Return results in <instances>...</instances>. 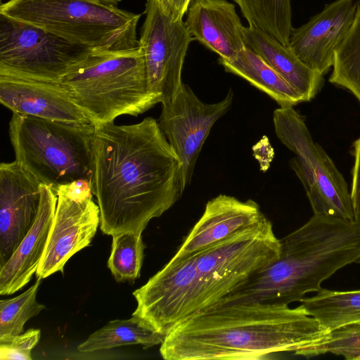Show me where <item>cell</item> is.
Instances as JSON below:
<instances>
[{
  "instance_id": "obj_1",
  "label": "cell",
  "mask_w": 360,
  "mask_h": 360,
  "mask_svg": "<svg viewBox=\"0 0 360 360\" xmlns=\"http://www.w3.org/2000/svg\"><path fill=\"white\" fill-rule=\"evenodd\" d=\"M91 184L100 228L113 236L142 233L182 196L181 162L158 120L95 125Z\"/></svg>"
},
{
  "instance_id": "obj_2",
  "label": "cell",
  "mask_w": 360,
  "mask_h": 360,
  "mask_svg": "<svg viewBox=\"0 0 360 360\" xmlns=\"http://www.w3.org/2000/svg\"><path fill=\"white\" fill-rule=\"evenodd\" d=\"M280 239L271 222L239 231L212 245L169 262L133 292L132 314L165 335L184 320L204 311L277 258Z\"/></svg>"
},
{
  "instance_id": "obj_3",
  "label": "cell",
  "mask_w": 360,
  "mask_h": 360,
  "mask_svg": "<svg viewBox=\"0 0 360 360\" xmlns=\"http://www.w3.org/2000/svg\"><path fill=\"white\" fill-rule=\"evenodd\" d=\"M324 329L303 307L258 302L217 304L171 329L166 360H262L323 341Z\"/></svg>"
},
{
  "instance_id": "obj_4",
  "label": "cell",
  "mask_w": 360,
  "mask_h": 360,
  "mask_svg": "<svg viewBox=\"0 0 360 360\" xmlns=\"http://www.w3.org/2000/svg\"><path fill=\"white\" fill-rule=\"evenodd\" d=\"M360 262V221L314 214L280 239L276 259L217 304L258 302L289 305L341 268Z\"/></svg>"
},
{
  "instance_id": "obj_5",
  "label": "cell",
  "mask_w": 360,
  "mask_h": 360,
  "mask_svg": "<svg viewBox=\"0 0 360 360\" xmlns=\"http://www.w3.org/2000/svg\"><path fill=\"white\" fill-rule=\"evenodd\" d=\"M94 125L137 116L161 103L148 88L144 55L138 47L92 51L60 82Z\"/></svg>"
},
{
  "instance_id": "obj_6",
  "label": "cell",
  "mask_w": 360,
  "mask_h": 360,
  "mask_svg": "<svg viewBox=\"0 0 360 360\" xmlns=\"http://www.w3.org/2000/svg\"><path fill=\"white\" fill-rule=\"evenodd\" d=\"M0 13L31 23L95 51L139 46L141 17L100 0H8Z\"/></svg>"
},
{
  "instance_id": "obj_7",
  "label": "cell",
  "mask_w": 360,
  "mask_h": 360,
  "mask_svg": "<svg viewBox=\"0 0 360 360\" xmlns=\"http://www.w3.org/2000/svg\"><path fill=\"white\" fill-rule=\"evenodd\" d=\"M95 125L13 113L9 136L15 160L53 191L91 179Z\"/></svg>"
},
{
  "instance_id": "obj_8",
  "label": "cell",
  "mask_w": 360,
  "mask_h": 360,
  "mask_svg": "<svg viewBox=\"0 0 360 360\" xmlns=\"http://www.w3.org/2000/svg\"><path fill=\"white\" fill-rule=\"evenodd\" d=\"M273 123L278 139L295 154L289 165L302 184L314 214L355 220L347 182L313 140L304 117L293 107H280L274 111Z\"/></svg>"
},
{
  "instance_id": "obj_9",
  "label": "cell",
  "mask_w": 360,
  "mask_h": 360,
  "mask_svg": "<svg viewBox=\"0 0 360 360\" xmlns=\"http://www.w3.org/2000/svg\"><path fill=\"white\" fill-rule=\"evenodd\" d=\"M94 51L0 13V75L60 82Z\"/></svg>"
},
{
  "instance_id": "obj_10",
  "label": "cell",
  "mask_w": 360,
  "mask_h": 360,
  "mask_svg": "<svg viewBox=\"0 0 360 360\" xmlns=\"http://www.w3.org/2000/svg\"><path fill=\"white\" fill-rule=\"evenodd\" d=\"M144 14L139 46L144 55L148 88L162 103L175 96L184 84L183 66L193 39L184 22H173L157 0H146Z\"/></svg>"
},
{
  "instance_id": "obj_11",
  "label": "cell",
  "mask_w": 360,
  "mask_h": 360,
  "mask_svg": "<svg viewBox=\"0 0 360 360\" xmlns=\"http://www.w3.org/2000/svg\"><path fill=\"white\" fill-rule=\"evenodd\" d=\"M233 92L219 102L205 103L183 84L172 98L161 103L158 124L181 162L184 188L191 183L202 146L214 123L231 108Z\"/></svg>"
},
{
  "instance_id": "obj_12",
  "label": "cell",
  "mask_w": 360,
  "mask_h": 360,
  "mask_svg": "<svg viewBox=\"0 0 360 360\" xmlns=\"http://www.w3.org/2000/svg\"><path fill=\"white\" fill-rule=\"evenodd\" d=\"M55 215L44 252L36 271L45 278L63 271L68 259L89 246L100 224V210L92 196L83 199L70 197L60 187Z\"/></svg>"
},
{
  "instance_id": "obj_13",
  "label": "cell",
  "mask_w": 360,
  "mask_h": 360,
  "mask_svg": "<svg viewBox=\"0 0 360 360\" xmlns=\"http://www.w3.org/2000/svg\"><path fill=\"white\" fill-rule=\"evenodd\" d=\"M42 183L18 161L0 165V267L34 224Z\"/></svg>"
},
{
  "instance_id": "obj_14",
  "label": "cell",
  "mask_w": 360,
  "mask_h": 360,
  "mask_svg": "<svg viewBox=\"0 0 360 360\" xmlns=\"http://www.w3.org/2000/svg\"><path fill=\"white\" fill-rule=\"evenodd\" d=\"M358 1L335 0L306 23L292 28L288 46L311 69L326 75L354 18Z\"/></svg>"
},
{
  "instance_id": "obj_15",
  "label": "cell",
  "mask_w": 360,
  "mask_h": 360,
  "mask_svg": "<svg viewBox=\"0 0 360 360\" xmlns=\"http://www.w3.org/2000/svg\"><path fill=\"white\" fill-rule=\"evenodd\" d=\"M0 102L13 113L71 123H91L60 82L0 75Z\"/></svg>"
},
{
  "instance_id": "obj_16",
  "label": "cell",
  "mask_w": 360,
  "mask_h": 360,
  "mask_svg": "<svg viewBox=\"0 0 360 360\" xmlns=\"http://www.w3.org/2000/svg\"><path fill=\"white\" fill-rule=\"evenodd\" d=\"M266 218L255 201L220 194L207 202L201 217L169 261L181 259Z\"/></svg>"
},
{
  "instance_id": "obj_17",
  "label": "cell",
  "mask_w": 360,
  "mask_h": 360,
  "mask_svg": "<svg viewBox=\"0 0 360 360\" xmlns=\"http://www.w3.org/2000/svg\"><path fill=\"white\" fill-rule=\"evenodd\" d=\"M193 40L231 60L246 48L236 6L227 0H193L184 22Z\"/></svg>"
},
{
  "instance_id": "obj_18",
  "label": "cell",
  "mask_w": 360,
  "mask_h": 360,
  "mask_svg": "<svg viewBox=\"0 0 360 360\" xmlns=\"http://www.w3.org/2000/svg\"><path fill=\"white\" fill-rule=\"evenodd\" d=\"M58 201L57 193L42 184L36 220L10 259L0 267V294L8 295L28 283L45 250Z\"/></svg>"
},
{
  "instance_id": "obj_19",
  "label": "cell",
  "mask_w": 360,
  "mask_h": 360,
  "mask_svg": "<svg viewBox=\"0 0 360 360\" xmlns=\"http://www.w3.org/2000/svg\"><path fill=\"white\" fill-rule=\"evenodd\" d=\"M245 46L289 82L306 101L321 90L323 75L307 66L289 46L283 45L269 34L252 26H244Z\"/></svg>"
},
{
  "instance_id": "obj_20",
  "label": "cell",
  "mask_w": 360,
  "mask_h": 360,
  "mask_svg": "<svg viewBox=\"0 0 360 360\" xmlns=\"http://www.w3.org/2000/svg\"><path fill=\"white\" fill-rule=\"evenodd\" d=\"M219 63L226 72L242 77L267 94L280 107H294L306 101L289 82L247 47L231 60L219 58Z\"/></svg>"
},
{
  "instance_id": "obj_21",
  "label": "cell",
  "mask_w": 360,
  "mask_h": 360,
  "mask_svg": "<svg viewBox=\"0 0 360 360\" xmlns=\"http://www.w3.org/2000/svg\"><path fill=\"white\" fill-rule=\"evenodd\" d=\"M300 302L307 314L328 331L360 323V290L336 291L322 288Z\"/></svg>"
},
{
  "instance_id": "obj_22",
  "label": "cell",
  "mask_w": 360,
  "mask_h": 360,
  "mask_svg": "<svg viewBox=\"0 0 360 360\" xmlns=\"http://www.w3.org/2000/svg\"><path fill=\"white\" fill-rule=\"evenodd\" d=\"M165 336L150 328L139 318L114 320L92 333L78 346L81 352H91L130 345H141L144 349L161 345Z\"/></svg>"
},
{
  "instance_id": "obj_23",
  "label": "cell",
  "mask_w": 360,
  "mask_h": 360,
  "mask_svg": "<svg viewBox=\"0 0 360 360\" xmlns=\"http://www.w3.org/2000/svg\"><path fill=\"white\" fill-rule=\"evenodd\" d=\"M248 25L288 46L292 25L291 0H232Z\"/></svg>"
},
{
  "instance_id": "obj_24",
  "label": "cell",
  "mask_w": 360,
  "mask_h": 360,
  "mask_svg": "<svg viewBox=\"0 0 360 360\" xmlns=\"http://www.w3.org/2000/svg\"><path fill=\"white\" fill-rule=\"evenodd\" d=\"M329 82L349 91L360 103V0L352 24L335 51Z\"/></svg>"
},
{
  "instance_id": "obj_25",
  "label": "cell",
  "mask_w": 360,
  "mask_h": 360,
  "mask_svg": "<svg viewBox=\"0 0 360 360\" xmlns=\"http://www.w3.org/2000/svg\"><path fill=\"white\" fill-rule=\"evenodd\" d=\"M140 232L127 231L114 234L108 267L117 282L139 278L145 245Z\"/></svg>"
},
{
  "instance_id": "obj_26",
  "label": "cell",
  "mask_w": 360,
  "mask_h": 360,
  "mask_svg": "<svg viewBox=\"0 0 360 360\" xmlns=\"http://www.w3.org/2000/svg\"><path fill=\"white\" fill-rule=\"evenodd\" d=\"M42 278L18 296L0 301V342H6L23 333L25 323L45 309L36 300Z\"/></svg>"
},
{
  "instance_id": "obj_27",
  "label": "cell",
  "mask_w": 360,
  "mask_h": 360,
  "mask_svg": "<svg viewBox=\"0 0 360 360\" xmlns=\"http://www.w3.org/2000/svg\"><path fill=\"white\" fill-rule=\"evenodd\" d=\"M327 353L348 360H360V323L329 331L323 341L298 351L295 355L311 357Z\"/></svg>"
},
{
  "instance_id": "obj_28",
  "label": "cell",
  "mask_w": 360,
  "mask_h": 360,
  "mask_svg": "<svg viewBox=\"0 0 360 360\" xmlns=\"http://www.w3.org/2000/svg\"><path fill=\"white\" fill-rule=\"evenodd\" d=\"M40 338V330L31 328L11 340L0 342L1 360H31V352Z\"/></svg>"
},
{
  "instance_id": "obj_29",
  "label": "cell",
  "mask_w": 360,
  "mask_h": 360,
  "mask_svg": "<svg viewBox=\"0 0 360 360\" xmlns=\"http://www.w3.org/2000/svg\"><path fill=\"white\" fill-rule=\"evenodd\" d=\"M354 164L352 171L350 196L355 220L360 221V137L354 143Z\"/></svg>"
},
{
  "instance_id": "obj_30",
  "label": "cell",
  "mask_w": 360,
  "mask_h": 360,
  "mask_svg": "<svg viewBox=\"0 0 360 360\" xmlns=\"http://www.w3.org/2000/svg\"><path fill=\"white\" fill-rule=\"evenodd\" d=\"M162 11L173 22L183 21L193 0H157Z\"/></svg>"
},
{
  "instance_id": "obj_31",
  "label": "cell",
  "mask_w": 360,
  "mask_h": 360,
  "mask_svg": "<svg viewBox=\"0 0 360 360\" xmlns=\"http://www.w3.org/2000/svg\"><path fill=\"white\" fill-rule=\"evenodd\" d=\"M100 1L107 3V4H112L115 6H117V4L121 1V0H100Z\"/></svg>"
}]
</instances>
